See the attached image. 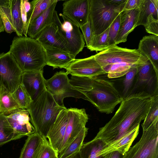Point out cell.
Returning a JSON list of instances; mask_svg holds the SVG:
<instances>
[{
  "instance_id": "obj_32",
  "label": "cell",
  "mask_w": 158,
  "mask_h": 158,
  "mask_svg": "<svg viewBox=\"0 0 158 158\" xmlns=\"http://www.w3.org/2000/svg\"><path fill=\"white\" fill-rule=\"evenodd\" d=\"M15 140L14 131L5 114H0V146Z\"/></svg>"
},
{
  "instance_id": "obj_36",
  "label": "cell",
  "mask_w": 158,
  "mask_h": 158,
  "mask_svg": "<svg viewBox=\"0 0 158 158\" xmlns=\"http://www.w3.org/2000/svg\"><path fill=\"white\" fill-rule=\"evenodd\" d=\"M109 27L100 34L93 35L91 44L88 48L91 51H102L108 48V37Z\"/></svg>"
},
{
  "instance_id": "obj_22",
  "label": "cell",
  "mask_w": 158,
  "mask_h": 158,
  "mask_svg": "<svg viewBox=\"0 0 158 158\" xmlns=\"http://www.w3.org/2000/svg\"><path fill=\"white\" fill-rule=\"evenodd\" d=\"M58 1L55 0L44 13L29 24L27 28V35L35 39L45 27L53 23L54 13Z\"/></svg>"
},
{
  "instance_id": "obj_16",
  "label": "cell",
  "mask_w": 158,
  "mask_h": 158,
  "mask_svg": "<svg viewBox=\"0 0 158 158\" xmlns=\"http://www.w3.org/2000/svg\"><path fill=\"white\" fill-rule=\"evenodd\" d=\"M45 80L43 75V69L23 72L21 83L32 101L46 89Z\"/></svg>"
},
{
  "instance_id": "obj_40",
  "label": "cell",
  "mask_w": 158,
  "mask_h": 158,
  "mask_svg": "<svg viewBox=\"0 0 158 158\" xmlns=\"http://www.w3.org/2000/svg\"><path fill=\"white\" fill-rule=\"evenodd\" d=\"M144 27L148 33L158 36V17L153 15L149 16Z\"/></svg>"
},
{
  "instance_id": "obj_34",
  "label": "cell",
  "mask_w": 158,
  "mask_h": 158,
  "mask_svg": "<svg viewBox=\"0 0 158 158\" xmlns=\"http://www.w3.org/2000/svg\"><path fill=\"white\" fill-rule=\"evenodd\" d=\"M137 67L129 64L121 63L112 64L103 69L109 78L119 77L125 75L132 67Z\"/></svg>"
},
{
  "instance_id": "obj_28",
  "label": "cell",
  "mask_w": 158,
  "mask_h": 158,
  "mask_svg": "<svg viewBox=\"0 0 158 158\" xmlns=\"http://www.w3.org/2000/svg\"><path fill=\"white\" fill-rule=\"evenodd\" d=\"M9 6L15 32L18 36H22L23 23L21 16V0H10Z\"/></svg>"
},
{
  "instance_id": "obj_38",
  "label": "cell",
  "mask_w": 158,
  "mask_h": 158,
  "mask_svg": "<svg viewBox=\"0 0 158 158\" xmlns=\"http://www.w3.org/2000/svg\"><path fill=\"white\" fill-rule=\"evenodd\" d=\"M138 67H134L131 68L125 75L123 84L124 88L123 91V98H126L128 95V93L131 88L135 76L136 75Z\"/></svg>"
},
{
  "instance_id": "obj_15",
  "label": "cell",
  "mask_w": 158,
  "mask_h": 158,
  "mask_svg": "<svg viewBox=\"0 0 158 158\" xmlns=\"http://www.w3.org/2000/svg\"><path fill=\"white\" fill-rule=\"evenodd\" d=\"M68 121V110L66 108L60 112L46 137L50 144L58 153L64 136Z\"/></svg>"
},
{
  "instance_id": "obj_35",
  "label": "cell",
  "mask_w": 158,
  "mask_h": 158,
  "mask_svg": "<svg viewBox=\"0 0 158 158\" xmlns=\"http://www.w3.org/2000/svg\"><path fill=\"white\" fill-rule=\"evenodd\" d=\"M12 94L22 109L27 110L32 101L23 85L21 82Z\"/></svg>"
},
{
  "instance_id": "obj_18",
  "label": "cell",
  "mask_w": 158,
  "mask_h": 158,
  "mask_svg": "<svg viewBox=\"0 0 158 158\" xmlns=\"http://www.w3.org/2000/svg\"><path fill=\"white\" fill-rule=\"evenodd\" d=\"M139 127V125H137L116 140L105 144L99 155L103 157L106 154L114 151H118L124 155L137 137Z\"/></svg>"
},
{
  "instance_id": "obj_42",
  "label": "cell",
  "mask_w": 158,
  "mask_h": 158,
  "mask_svg": "<svg viewBox=\"0 0 158 158\" xmlns=\"http://www.w3.org/2000/svg\"><path fill=\"white\" fill-rule=\"evenodd\" d=\"M112 7L119 13L122 11L127 0H107Z\"/></svg>"
},
{
  "instance_id": "obj_33",
  "label": "cell",
  "mask_w": 158,
  "mask_h": 158,
  "mask_svg": "<svg viewBox=\"0 0 158 158\" xmlns=\"http://www.w3.org/2000/svg\"><path fill=\"white\" fill-rule=\"evenodd\" d=\"M58 153L50 144L47 138L42 137L33 158H58Z\"/></svg>"
},
{
  "instance_id": "obj_19",
  "label": "cell",
  "mask_w": 158,
  "mask_h": 158,
  "mask_svg": "<svg viewBox=\"0 0 158 158\" xmlns=\"http://www.w3.org/2000/svg\"><path fill=\"white\" fill-rule=\"evenodd\" d=\"M139 12V8L130 10H124L120 14L119 28L115 40V45L126 42L127 37L135 28Z\"/></svg>"
},
{
  "instance_id": "obj_12",
  "label": "cell",
  "mask_w": 158,
  "mask_h": 158,
  "mask_svg": "<svg viewBox=\"0 0 158 158\" xmlns=\"http://www.w3.org/2000/svg\"><path fill=\"white\" fill-rule=\"evenodd\" d=\"M65 69L68 74L78 77L94 78L106 73L94 55L83 59H75Z\"/></svg>"
},
{
  "instance_id": "obj_37",
  "label": "cell",
  "mask_w": 158,
  "mask_h": 158,
  "mask_svg": "<svg viewBox=\"0 0 158 158\" xmlns=\"http://www.w3.org/2000/svg\"><path fill=\"white\" fill-rule=\"evenodd\" d=\"M0 16L3 22L5 31L11 34L15 32L11 16L9 6H0Z\"/></svg>"
},
{
  "instance_id": "obj_31",
  "label": "cell",
  "mask_w": 158,
  "mask_h": 158,
  "mask_svg": "<svg viewBox=\"0 0 158 158\" xmlns=\"http://www.w3.org/2000/svg\"><path fill=\"white\" fill-rule=\"evenodd\" d=\"M158 119V95L154 94L151 97V103L143 123V131L147 130L153 122Z\"/></svg>"
},
{
  "instance_id": "obj_9",
  "label": "cell",
  "mask_w": 158,
  "mask_h": 158,
  "mask_svg": "<svg viewBox=\"0 0 158 158\" xmlns=\"http://www.w3.org/2000/svg\"><path fill=\"white\" fill-rule=\"evenodd\" d=\"M68 74L64 71L57 72L50 79L45 80L46 89L52 95L60 105L64 106L65 98L72 97L88 101L83 94L74 87L70 83Z\"/></svg>"
},
{
  "instance_id": "obj_44",
  "label": "cell",
  "mask_w": 158,
  "mask_h": 158,
  "mask_svg": "<svg viewBox=\"0 0 158 158\" xmlns=\"http://www.w3.org/2000/svg\"><path fill=\"white\" fill-rule=\"evenodd\" d=\"M142 1L143 0H127L123 10L138 9Z\"/></svg>"
},
{
  "instance_id": "obj_46",
  "label": "cell",
  "mask_w": 158,
  "mask_h": 158,
  "mask_svg": "<svg viewBox=\"0 0 158 158\" xmlns=\"http://www.w3.org/2000/svg\"><path fill=\"white\" fill-rule=\"evenodd\" d=\"M23 2L24 9L28 14L31 9V4L30 2L27 0H23Z\"/></svg>"
},
{
  "instance_id": "obj_47",
  "label": "cell",
  "mask_w": 158,
  "mask_h": 158,
  "mask_svg": "<svg viewBox=\"0 0 158 158\" xmlns=\"http://www.w3.org/2000/svg\"><path fill=\"white\" fill-rule=\"evenodd\" d=\"M80 150L77 151L67 158H81L79 151Z\"/></svg>"
},
{
  "instance_id": "obj_4",
  "label": "cell",
  "mask_w": 158,
  "mask_h": 158,
  "mask_svg": "<svg viewBox=\"0 0 158 158\" xmlns=\"http://www.w3.org/2000/svg\"><path fill=\"white\" fill-rule=\"evenodd\" d=\"M9 52L23 72L39 71L46 65L44 48L35 39L15 37Z\"/></svg>"
},
{
  "instance_id": "obj_3",
  "label": "cell",
  "mask_w": 158,
  "mask_h": 158,
  "mask_svg": "<svg viewBox=\"0 0 158 158\" xmlns=\"http://www.w3.org/2000/svg\"><path fill=\"white\" fill-rule=\"evenodd\" d=\"M66 108L59 105L46 89L32 101L27 110L35 132L46 138L59 113Z\"/></svg>"
},
{
  "instance_id": "obj_10",
  "label": "cell",
  "mask_w": 158,
  "mask_h": 158,
  "mask_svg": "<svg viewBox=\"0 0 158 158\" xmlns=\"http://www.w3.org/2000/svg\"><path fill=\"white\" fill-rule=\"evenodd\" d=\"M23 72L9 51L0 53V85L13 93L21 83Z\"/></svg>"
},
{
  "instance_id": "obj_1",
  "label": "cell",
  "mask_w": 158,
  "mask_h": 158,
  "mask_svg": "<svg viewBox=\"0 0 158 158\" xmlns=\"http://www.w3.org/2000/svg\"><path fill=\"white\" fill-rule=\"evenodd\" d=\"M151 96L144 91L128 95L111 119L99 128L94 139L102 141L105 145L140 125L147 115Z\"/></svg>"
},
{
  "instance_id": "obj_8",
  "label": "cell",
  "mask_w": 158,
  "mask_h": 158,
  "mask_svg": "<svg viewBox=\"0 0 158 158\" xmlns=\"http://www.w3.org/2000/svg\"><path fill=\"white\" fill-rule=\"evenodd\" d=\"M59 15L63 20V23L60 20L57 12L55 10L53 23L56 25L60 33L64 40L69 52L75 58L82 51L85 46L83 35L78 25L62 14H60Z\"/></svg>"
},
{
  "instance_id": "obj_49",
  "label": "cell",
  "mask_w": 158,
  "mask_h": 158,
  "mask_svg": "<svg viewBox=\"0 0 158 158\" xmlns=\"http://www.w3.org/2000/svg\"><path fill=\"white\" fill-rule=\"evenodd\" d=\"M5 30L4 26L0 16V33Z\"/></svg>"
},
{
  "instance_id": "obj_11",
  "label": "cell",
  "mask_w": 158,
  "mask_h": 158,
  "mask_svg": "<svg viewBox=\"0 0 158 158\" xmlns=\"http://www.w3.org/2000/svg\"><path fill=\"white\" fill-rule=\"evenodd\" d=\"M67 110L68 123L60 152L67 147L81 130L86 127L89 119L84 108H71Z\"/></svg>"
},
{
  "instance_id": "obj_14",
  "label": "cell",
  "mask_w": 158,
  "mask_h": 158,
  "mask_svg": "<svg viewBox=\"0 0 158 158\" xmlns=\"http://www.w3.org/2000/svg\"><path fill=\"white\" fill-rule=\"evenodd\" d=\"M28 111L26 109H17L5 114L6 117L13 129L15 140L35 132L34 127L29 121Z\"/></svg>"
},
{
  "instance_id": "obj_24",
  "label": "cell",
  "mask_w": 158,
  "mask_h": 158,
  "mask_svg": "<svg viewBox=\"0 0 158 158\" xmlns=\"http://www.w3.org/2000/svg\"><path fill=\"white\" fill-rule=\"evenodd\" d=\"M21 109L13 97L12 93L4 86L0 85V114H9Z\"/></svg>"
},
{
  "instance_id": "obj_25",
  "label": "cell",
  "mask_w": 158,
  "mask_h": 158,
  "mask_svg": "<svg viewBox=\"0 0 158 158\" xmlns=\"http://www.w3.org/2000/svg\"><path fill=\"white\" fill-rule=\"evenodd\" d=\"M105 145L102 141L94 139L83 143L79 151L81 158H102L99 152Z\"/></svg>"
},
{
  "instance_id": "obj_23",
  "label": "cell",
  "mask_w": 158,
  "mask_h": 158,
  "mask_svg": "<svg viewBox=\"0 0 158 158\" xmlns=\"http://www.w3.org/2000/svg\"><path fill=\"white\" fill-rule=\"evenodd\" d=\"M158 0H143L139 8L135 27L145 26L147 19L153 15L158 17Z\"/></svg>"
},
{
  "instance_id": "obj_6",
  "label": "cell",
  "mask_w": 158,
  "mask_h": 158,
  "mask_svg": "<svg viewBox=\"0 0 158 158\" xmlns=\"http://www.w3.org/2000/svg\"><path fill=\"white\" fill-rule=\"evenodd\" d=\"M158 119L143 133L139 141L130 147L123 158H158Z\"/></svg>"
},
{
  "instance_id": "obj_21",
  "label": "cell",
  "mask_w": 158,
  "mask_h": 158,
  "mask_svg": "<svg viewBox=\"0 0 158 158\" xmlns=\"http://www.w3.org/2000/svg\"><path fill=\"white\" fill-rule=\"evenodd\" d=\"M45 51L46 65L53 69H66L75 59L70 53L53 47L43 46Z\"/></svg>"
},
{
  "instance_id": "obj_20",
  "label": "cell",
  "mask_w": 158,
  "mask_h": 158,
  "mask_svg": "<svg viewBox=\"0 0 158 158\" xmlns=\"http://www.w3.org/2000/svg\"><path fill=\"white\" fill-rule=\"evenodd\" d=\"M137 49L151 62L158 75V36H143L139 41Z\"/></svg>"
},
{
  "instance_id": "obj_43",
  "label": "cell",
  "mask_w": 158,
  "mask_h": 158,
  "mask_svg": "<svg viewBox=\"0 0 158 158\" xmlns=\"http://www.w3.org/2000/svg\"><path fill=\"white\" fill-rule=\"evenodd\" d=\"M21 12L22 21L23 23V34L25 36H27V13L25 11L23 4V0H21Z\"/></svg>"
},
{
  "instance_id": "obj_48",
  "label": "cell",
  "mask_w": 158,
  "mask_h": 158,
  "mask_svg": "<svg viewBox=\"0 0 158 158\" xmlns=\"http://www.w3.org/2000/svg\"><path fill=\"white\" fill-rule=\"evenodd\" d=\"M10 0H0V6H9Z\"/></svg>"
},
{
  "instance_id": "obj_29",
  "label": "cell",
  "mask_w": 158,
  "mask_h": 158,
  "mask_svg": "<svg viewBox=\"0 0 158 158\" xmlns=\"http://www.w3.org/2000/svg\"><path fill=\"white\" fill-rule=\"evenodd\" d=\"M55 0H34L31 1V9L27 14V28L37 17L44 13Z\"/></svg>"
},
{
  "instance_id": "obj_26",
  "label": "cell",
  "mask_w": 158,
  "mask_h": 158,
  "mask_svg": "<svg viewBox=\"0 0 158 158\" xmlns=\"http://www.w3.org/2000/svg\"><path fill=\"white\" fill-rule=\"evenodd\" d=\"M42 139V137L36 132L27 136L19 158H33Z\"/></svg>"
},
{
  "instance_id": "obj_27",
  "label": "cell",
  "mask_w": 158,
  "mask_h": 158,
  "mask_svg": "<svg viewBox=\"0 0 158 158\" xmlns=\"http://www.w3.org/2000/svg\"><path fill=\"white\" fill-rule=\"evenodd\" d=\"M88 129L86 127L83 128L70 143L58 153V158H67L79 150L83 143Z\"/></svg>"
},
{
  "instance_id": "obj_17",
  "label": "cell",
  "mask_w": 158,
  "mask_h": 158,
  "mask_svg": "<svg viewBox=\"0 0 158 158\" xmlns=\"http://www.w3.org/2000/svg\"><path fill=\"white\" fill-rule=\"evenodd\" d=\"M35 39L43 46L53 47L69 52L64 40L53 22L45 27Z\"/></svg>"
},
{
  "instance_id": "obj_41",
  "label": "cell",
  "mask_w": 158,
  "mask_h": 158,
  "mask_svg": "<svg viewBox=\"0 0 158 158\" xmlns=\"http://www.w3.org/2000/svg\"><path fill=\"white\" fill-rule=\"evenodd\" d=\"M80 28L82 31L84 39L88 48L90 46L94 35L89 20Z\"/></svg>"
},
{
  "instance_id": "obj_2",
  "label": "cell",
  "mask_w": 158,
  "mask_h": 158,
  "mask_svg": "<svg viewBox=\"0 0 158 158\" xmlns=\"http://www.w3.org/2000/svg\"><path fill=\"white\" fill-rule=\"evenodd\" d=\"M70 82L100 112L112 113L115 106L123 100L113 83L106 80L72 76Z\"/></svg>"
},
{
  "instance_id": "obj_5",
  "label": "cell",
  "mask_w": 158,
  "mask_h": 158,
  "mask_svg": "<svg viewBox=\"0 0 158 158\" xmlns=\"http://www.w3.org/2000/svg\"><path fill=\"white\" fill-rule=\"evenodd\" d=\"M94 56L103 69L108 66L116 63H125L139 67L148 60L137 49L122 48L116 45L99 52Z\"/></svg>"
},
{
  "instance_id": "obj_39",
  "label": "cell",
  "mask_w": 158,
  "mask_h": 158,
  "mask_svg": "<svg viewBox=\"0 0 158 158\" xmlns=\"http://www.w3.org/2000/svg\"><path fill=\"white\" fill-rule=\"evenodd\" d=\"M120 16L119 13L109 27L108 33V48L115 45V40L119 28Z\"/></svg>"
},
{
  "instance_id": "obj_45",
  "label": "cell",
  "mask_w": 158,
  "mask_h": 158,
  "mask_svg": "<svg viewBox=\"0 0 158 158\" xmlns=\"http://www.w3.org/2000/svg\"><path fill=\"white\" fill-rule=\"evenodd\" d=\"M124 155L118 151H114L105 155L104 158H123Z\"/></svg>"
},
{
  "instance_id": "obj_30",
  "label": "cell",
  "mask_w": 158,
  "mask_h": 158,
  "mask_svg": "<svg viewBox=\"0 0 158 158\" xmlns=\"http://www.w3.org/2000/svg\"><path fill=\"white\" fill-rule=\"evenodd\" d=\"M155 72L156 73L153 67L149 60L145 64L138 67L136 75L138 77L137 85H141L145 84L151 86L153 80V73Z\"/></svg>"
},
{
  "instance_id": "obj_13",
  "label": "cell",
  "mask_w": 158,
  "mask_h": 158,
  "mask_svg": "<svg viewBox=\"0 0 158 158\" xmlns=\"http://www.w3.org/2000/svg\"><path fill=\"white\" fill-rule=\"evenodd\" d=\"M62 14L80 27L88 21L90 0H68L63 4Z\"/></svg>"
},
{
  "instance_id": "obj_7",
  "label": "cell",
  "mask_w": 158,
  "mask_h": 158,
  "mask_svg": "<svg viewBox=\"0 0 158 158\" xmlns=\"http://www.w3.org/2000/svg\"><path fill=\"white\" fill-rule=\"evenodd\" d=\"M119 14L107 0H90L89 20L93 34L99 35L104 31Z\"/></svg>"
}]
</instances>
